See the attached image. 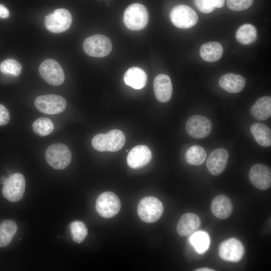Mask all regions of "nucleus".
I'll list each match as a JSON object with an SVG mask.
<instances>
[{
    "label": "nucleus",
    "mask_w": 271,
    "mask_h": 271,
    "mask_svg": "<svg viewBox=\"0 0 271 271\" xmlns=\"http://www.w3.org/2000/svg\"><path fill=\"white\" fill-rule=\"evenodd\" d=\"M125 137L118 129H112L106 133H99L92 139L93 148L100 152H117L124 146Z\"/></svg>",
    "instance_id": "obj_1"
},
{
    "label": "nucleus",
    "mask_w": 271,
    "mask_h": 271,
    "mask_svg": "<svg viewBox=\"0 0 271 271\" xmlns=\"http://www.w3.org/2000/svg\"><path fill=\"white\" fill-rule=\"evenodd\" d=\"M249 179L256 188L264 190L271 186V171L267 166L260 164L254 165L249 172Z\"/></svg>",
    "instance_id": "obj_14"
},
{
    "label": "nucleus",
    "mask_w": 271,
    "mask_h": 271,
    "mask_svg": "<svg viewBox=\"0 0 271 271\" xmlns=\"http://www.w3.org/2000/svg\"><path fill=\"white\" fill-rule=\"evenodd\" d=\"M164 211L163 205L160 200L153 196L142 199L138 206V213L140 218L147 223H154L162 216Z\"/></svg>",
    "instance_id": "obj_4"
},
{
    "label": "nucleus",
    "mask_w": 271,
    "mask_h": 271,
    "mask_svg": "<svg viewBox=\"0 0 271 271\" xmlns=\"http://www.w3.org/2000/svg\"><path fill=\"white\" fill-rule=\"evenodd\" d=\"M8 178V177H7L6 176H2L0 179V182L1 184L4 185L7 181Z\"/></svg>",
    "instance_id": "obj_38"
},
{
    "label": "nucleus",
    "mask_w": 271,
    "mask_h": 271,
    "mask_svg": "<svg viewBox=\"0 0 271 271\" xmlns=\"http://www.w3.org/2000/svg\"><path fill=\"white\" fill-rule=\"evenodd\" d=\"M200 225L201 220L198 216L187 213L180 218L177 226V231L179 235L187 236L197 230Z\"/></svg>",
    "instance_id": "obj_19"
},
{
    "label": "nucleus",
    "mask_w": 271,
    "mask_h": 271,
    "mask_svg": "<svg viewBox=\"0 0 271 271\" xmlns=\"http://www.w3.org/2000/svg\"><path fill=\"white\" fill-rule=\"evenodd\" d=\"M39 72L42 78L51 85H60L65 80L62 68L57 61L52 59H47L42 62L39 66Z\"/></svg>",
    "instance_id": "obj_10"
},
{
    "label": "nucleus",
    "mask_w": 271,
    "mask_h": 271,
    "mask_svg": "<svg viewBox=\"0 0 271 271\" xmlns=\"http://www.w3.org/2000/svg\"><path fill=\"white\" fill-rule=\"evenodd\" d=\"M26 181L24 176L20 173L10 175L4 184L2 193L4 197L11 202L20 200L25 190Z\"/></svg>",
    "instance_id": "obj_8"
},
{
    "label": "nucleus",
    "mask_w": 271,
    "mask_h": 271,
    "mask_svg": "<svg viewBox=\"0 0 271 271\" xmlns=\"http://www.w3.org/2000/svg\"><path fill=\"white\" fill-rule=\"evenodd\" d=\"M22 66L13 59H8L0 64V71L5 74L18 76L22 71Z\"/></svg>",
    "instance_id": "obj_31"
},
{
    "label": "nucleus",
    "mask_w": 271,
    "mask_h": 271,
    "mask_svg": "<svg viewBox=\"0 0 271 271\" xmlns=\"http://www.w3.org/2000/svg\"><path fill=\"white\" fill-rule=\"evenodd\" d=\"M172 23L181 29H188L195 25L198 17L196 12L191 7L179 5L174 7L170 14Z\"/></svg>",
    "instance_id": "obj_6"
},
{
    "label": "nucleus",
    "mask_w": 271,
    "mask_h": 271,
    "mask_svg": "<svg viewBox=\"0 0 271 271\" xmlns=\"http://www.w3.org/2000/svg\"><path fill=\"white\" fill-rule=\"evenodd\" d=\"M152 158V152L147 146L138 145L133 148L128 153L126 161L129 167L138 169L147 165Z\"/></svg>",
    "instance_id": "obj_15"
},
{
    "label": "nucleus",
    "mask_w": 271,
    "mask_h": 271,
    "mask_svg": "<svg viewBox=\"0 0 271 271\" xmlns=\"http://www.w3.org/2000/svg\"><path fill=\"white\" fill-rule=\"evenodd\" d=\"M236 40L241 44L248 45L257 39V30L253 25L246 24L241 26L236 33Z\"/></svg>",
    "instance_id": "obj_26"
},
{
    "label": "nucleus",
    "mask_w": 271,
    "mask_h": 271,
    "mask_svg": "<svg viewBox=\"0 0 271 271\" xmlns=\"http://www.w3.org/2000/svg\"><path fill=\"white\" fill-rule=\"evenodd\" d=\"M70 227L73 240L77 243H81L88 234L85 224L80 221H75L70 224Z\"/></svg>",
    "instance_id": "obj_30"
},
{
    "label": "nucleus",
    "mask_w": 271,
    "mask_h": 271,
    "mask_svg": "<svg viewBox=\"0 0 271 271\" xmlns=\"http://www.w3.org/2000/svg\"><path fill=\"white\" fill-rule=\"evenodd\" d=\"M147 75L141 68L133 67L128 69L125 73L123 80L125 83L136 89L144 88L147 82Z\"/></svg>",
    "instance_id": "obj_21"
},
{
    "label": "nucleus",
    "mask_w": 271,
    "mask_h": 271,
    "mask_svg": "<svg viewBox=\"0 0 271 271\" xmlns=\"http://www.w3.org/2000/svg\"><path fill=\"white\" fill-rule=\"evenodd\" d=\"M219 84L220 86L226 91L236 93L244 89L245 79L240 75L229 73L220 77Z\"/></svg>",
    "instance_id": "obj_20"
},
{
    "label": "nucleus",
    "mask_w": 271,
    "mask_h": 271,
    "mask_svg": "<svg viewBox=\"0 0 271 271\" xmlns=\"http://www.w3.org/2000/svg\"><path fill=\"white\" fill-rule=\"evenodd\" d=\"M211 210L213 214L220 219L228 218L233 211V205L230 199L224 195H219L212 201Z\"/></svg>",
    "instance_id": "obj_18"
},
{
    "label": "nucleus",
    "mask_w": 271,
    "mask_h": 271,
    "mask_svg": "<svg viewBox=\"0 0 271 271\" xmlns=\"http://www.w3.org/2000/svg\"><path fill=\"white\" fill-rule=\"evenodd\" d=\"M35 105L40 112L48 114L62 112L66 108V100L61 96L48 94L38 96L35 100Z\"/></svg>",
    "instance_id": "obj_9"
},
{
    "label": "nucleus",
    "mask_w": 271,
    "mask_h": 271,
    "mask_svg": "<svg viewBox=\"0 0 271 271\" xmlns=\"http://www.w3.org/2000/svg\"><path fill=\"white\" fill-rule=\"evenodd\" d=\"M48 164L56 170L66 168L71 162V153L68 147L61 143L50 145L45 152Z\"/></svg>",
    "instance_id": "obj_3"
},
{
    "label": "nucleus",
    "mask_w": 271,
    "mask_h": 271,
    "mask_svg": "<svg viewBox=\"0 0 271 271\" xmlns=\"http://www.w3.org/2000/svg\"><path fill=\"white\" fill-rule=\"evenodd\" d=\"M72 18L70 13L61 8L55 10L45 17L46 29L53 33H60L67 30L71 26Z\"/></svg>",
    "instance_id": "obj_7"
},
{
    "label": "nucleus",
    "mask_w": 271,
    "mask_h": 271,
    "mask_svg": "<svg viewBox=\"0 0 271 271\" xmlns=\"http://www.w3.org/2000/svg\"><path fill=\"white\" fill-rule=\"evenodd\" d=\"M10 119V114L7 108L0 104V126L7 124Z\"/></svg>",
    "instance_id": "obj_34"
},
{
    "label": "nucleus",
    "mask_w": 271,
    "mask_h": 271,
    "mask_svg": "<svg viewBox=\"0 0 271 271\" xmlns=\"http://www.w3.org/2000/svg\"><path fill=\"white\" fill-rule=\"evenodd\" d=\"M123 20L124 24L128 29L135 31L142 30L148 23V10L141 4H131L125 9Z\"/></svg>",
    "instance_id": "obj_2"
},
{
    "label": "nucleus",
    "mask_w": 271,
    "mask_h": 271,
    "mask_svg": "<svg viewBox=\"0 0 271 271\" xmlns=\"http://www.w3.org/2000/svg\"><path fill=\"white\" fill-rule=\"evenodd\" d=\"M18 229L16 223L12 220H6L0 224V247L8 245Z\"/></svg>",
    "instance_id": "obj_25"
},
{
    "label": "nucleus",
    "mask_w": 271,
    "mask_h": 271,
    "mask_svg": "<svg viewBox=\"0 0 271 271\" xmlns=\"http://www.w3.org/2000/svg\"><path fill=\"white\" fill-rule=\"evenodd\" d=\"M223 50L222 45L217 42H209L203 44L200 49L202 58L209 62L217 61L221 58Z\"/></svg>",
    "instance_id": "obj_23"
},
{
    "label": "nucleus",
    "mask_w": 271,
    "mask_h": 271,
    "mask_svg": "<svg viewBox=\"0 0 271 271\" xmlns=\"http://www.w3.org/2000/svg\"><path fill=\"white\" fill-rule=\"evenodd\" d=\"M253 0H226L228 7L234 11H240L249 8Z\"/></svg>",
    "instance_id": "obj_32"
},
{
    "label": "nucleus",
    "mask_w": 271,
    "mask_h": 271,
    "mask_svg": "<svg viewBox=\"0 0 271 271\" xmlns=\"http://www.w3.org/2000/svg\"><path fill=\"white\" fill-rule=\"evenodd\" d=\"M154 91L157 99L161 102L169 101L172 96V84L169 76L164 74L158 75L153 83Z\"/></svg>",
    "instance_id": "obj_17"
},
{
    "label": "nucleus",
    "mask_w": 271,
    "mask_h": 271,
    "mask_svg": "<svg viewBox=\"0 0 271 271\" xmlns=\"http://www.w3.org/2000/svg\"><path fill=\"white\" fill-rule=\"evenodd\" d=\"M206 157L205 149L198 145L191 147L185 154L186 162L190 165L199 166L201 165Z\"/></svg>",
    "instance_id": "obj_27"
},
{
    "label": "nucleus",
    "mask_w": 271,
    "mask_h": 271,
    "mask_svg": "<svg viewBox=\"0 0 271 271\" xmlns=\"http://www.w3.org/2000/svg\"><path fill=\"white\" fill-rule=\"evenodd\" d=\"M189 240L199 253H203L209 247V236L204 231H199L194 233L190 236Z\"/></svg>",
    "instance_id": "obj_28"
},
{
    "label": "nucleus",
    "mask_w": 271,
    "mask_h": 271,
    "mask_svg": "<svg viewBox=\"0 0 271 271\" xmlns=\"http://www.w3.org/2000/svg\"><path fill=\"white\" fill-rule=\"evenodd\" d=\"M194 3L199 10L203 13H210L215 8L211 6L206 0H194Z\"/></svg>",
    "instance_id": "obj_33"
},
{
    "label": "nucleus",
    "mask_w": 271,
    "mask_h": 271,
    "mask_svg": "<svg viewBox=\"0 0 271 271\" xmlns=\"http://www.w3.org/2000/svg\"><path fill=\"white\" fill-rule=\"evenodd\" d=\"M251 115L259 120H265L271 115V97L263 96L259 98L250 110Z\"/></svg>",
    "instance_id": "obj_22"
},
{
    "label": "nucleus",
    "mask_w": 271,
    "mask_h": 271,
    "mask_svg": "<svg viewBox=\"0 0 271 271\" xmlns=\"http://www.w3.org/2000/svg\"><path fill=\"white\" fill-rule=\"evenodd\" d=\"M251 132L256 141L260 146L268 147L271 145V130L266 125L256 122L251 125Z\"/></svg>",
    "instance_id": "obj_24"
},
{
    "label": "nucleus",
    "mask_w": 271,
    "mask_h": 271,
    "mask_svg": "<svg viewBox=\"0 0 271 271\" xmlns=\"http://www.w3.org/2000/svg\"><path fill=\"white\" fill-rule=\"evenodd\" d=\"M245 252L242 242L235 238H230L220 243L218 248V253L223 260L238 262L243 257Z\"/></svg>",
    "instance_id": "obj_13"
},
{
    "label": "nucleus",
    "mask_w": 271,
    "mask_h": 271,
    "mask_svg": "<svg viewBox=\"0 0 271 271\" xmlns=\"http://www.w3.org/2000/svg\"><path fill=\"white\" fill-rule=\"evenodd\" d=\"M83 48L88 55L101 58L108 55L111 52L112 44L108 37L97 34L87 38L83 42Z\"/></svg>",
    "instance_id": "obj_5"
},
{
    "label": "nucleus",
    "mask_w": 271,
    "mask_h": 271,
    "mask_svg": "<svg viewBox=\"0 0 271 271\" xmlns=\"http://www.w3.org/2000/svg\"><path fill=\"white\" fill-rule=\"evenodd\" d=\"M120 202L116 195L111 192L101 193L96 202V209L102 217L109 218L116 215L120 208Z\"/></svg>",
    "instance_id": "obj_11"
},
{
    "label": "nucleus",
    "mask_w": 271,
    "mask_h": 271,
    "mask_svg": "<svg viewBox=\"0 0 271 271\" xmlns=\"http://www.w3.org/2000/svg\"><path fill=\"white\" fill-rule=\"evenodd\" d=\"M212 124L207 117L200 115L191 116L187 121L186 129L188 134L196 139L207 137L210 133Z\"/></svg>",
    "instance_id": "obj_12"
},
{
    "label": "nucleus",
    "mask_w": 271,
    "mask_h": 271,
    "mask_svg": "<svg viewBox=\"0 0 271 271\" xmlns=\"http://www.w3.org/2000/svg\"><path fill=\"white\" fill-rule=\"evenodd\" d=\"M54 127V124L52 120L46 117H40L37 119L32 124L34 132L41 137L50 134L53 131Z\"/></svg>",
    "instance_id": "obj_29"
},
{
    "label": "nucleus",
    "mask_w": 271,
    "mask_h": 271,
    "mask_svg": "<svg viewBox=\"0 0 271 271\" xmlns=\"http://www.w3.org/2000/svg\"><path fill=\"white\" fill-rule=\"evenodd\" d=\"M208 4L214 8H221L224 5V0H206Z\"/></svg>",
    "instance_id": "obj_35"
},
{
    "label": "nucleus",
    "mask_w": 271,
    "mask_h": 271,
    "mask_svg": "<svg viewBox=\"0 0 271 271\" xmlns=\"http://www.w3.org/2000/svg\"><path fill=\"white\" fill-rule=\"evenodd\" d=\"M10 16L8 9L3 5L0 4V19L8 18Z\"/></svg>",
    "instance_id": "obj_36"
},
{
    "label": "nucleus",
    "mask_w": 271,
    "mask_h": 271,
    "mask_svg": "<svg viewBox=\"0 0 271 271\" xmlns=\"http://www.w3.org/2000/svg\"><path fill=\"white\" fill-rule=\"evenodd\" d=\"M195 270L196 271H214L215 270L211 268H207V267H202V268L196 269H195Z\"/></svg>",
    "instance_id": "obj_37"
},
{
    "label": "nucleus",
    "mask_w": 271,
    "mask_h": 271,
    "mask_svg": "<svg viewBox=\"0 0 271 271\" xmlns=\"http://www.w3.org/2000/svg\"><path fill=\"white\" fill-rule=\"evenodd\" d=\"M229 154L223 148L214 150L209 155L206 162V167L213 175L217 176L225 169L228 162Z\"/></svg>",
    "instance_id": "obj_16"
}]
</instances>
